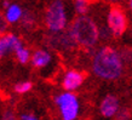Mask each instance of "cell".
Masks as SVG:
<instances>
[{
    "label": "cell",
    "mask_w": 132,
    "mask_h": 120,
    "mask_svg": "<svg viewBox=\"0 0 132 120\" xmlns=\"http://www.w3.org/2000/svg\"><path fill=\"white\" fill-rule=\"evenodd\" d=\"M126 68L122 53L115 46L103 45L97 49L91 61L92 73L102 80L114 81L120 79Z\"/></svg>",
    "instance_id": "cell-1"
},
{
    "label": "cell",
    "mask_w": 132,
    "mask_h": 120,
    "mask_svg": "<svg viewBox=\"0 0 132 120\" xmlns=\"http://www.w3.org/2000/svg\"><path fill=\"white\" fill-rule=\"evenodd\" d=\"M67 32L75 46L86 50L93 49L100 43V27L95 20L87 15L75 17L72 23L68 24Z\"/></svg>",
    "instance_id": "cell-2"
},
{
    "label": "cell",
    "mask_w": 132,
    "mask_h": 120,
    "mask_svg": "<svg viewBox=\"0 0 132 120\" xmlns=\"http://www.w3.org/2000/svg\"><path fill=\"white\" fill-rule=\"evenodd\" d=\"M44 23L51 34L65 30L69 24L68 9L64 0H51L45 10Z\"/></svg>",
    "instance_id": "cell-3"
},
{
    "label": "cell",
    "mask_w": 132,
    "mask_h": 120,
    "mask_svg": "<svg viewBox=\"0 0 132 120\" xmlns=\"http://www.w3.org/2000/svg\"><path fill=\"white\" fill-rule=\"evenodd\" d=\"M57 108L60 110L62 120H76L80 113L79 98L74 92L64 91L55 96L53 98Z\"/></svg>",
    "instance_id": "cell-4"
},
{
    "label": "cell",
    "mask_w": 132,
    "mask_h": 120,
    "mask_svg": "<svg viewBox=\"0 0 132 120\" xmlns=\"http://www.w3.org/2000/svg\"><path fill=\"white\" fill-rule=\"evenodd\" d=\"M105 23L112 36L114 38L122 36L128 28V20L125 10L119 5H113L107 13Z\"/></svg>",
    "instance_id": "cell-5"
},
{
    "label": "cell",
    "mask_w": 132,
    "mask_h": 120,
    "mask_svg": "<svg viewBox=\"0 0 132 120\" xmlns=\"http://www.w3.org/2000/svg\"><path fill=\"white\" fill-rule=\"evenodd\" d=\"M23 45V41L17 34L7 32L4 33L3 35H0V60L15 52L17 49Z\"/></svg>",
    "instance_id": "cell-6"
},
{
    "label": "cell",
    "mask_w": 132,
    "mask_h": 120,
    "mask_svg": "<svg viewBox=\"0 0 132 120\" xmlns=\"http://www.w3.org/2000/svg\"><path fill=\"white\" fill-rule=\"evenodd\" d=\"M85 81V75L80 70L76 69H69L64 73L63 78H62V87L64 89V91H76L84 84Z\"/></svg>",
    "instance_id": "cell-7"
},
{
    "label": "cell",
    "mask_w": 132,
    "mask_h": 120,
    "mask_svg": "<svg viewBox=\"0 0 132 120\" xmlns=\"http://www.w3.org/2000/svg\"><path fill=\"white\" fill-rule=\"evenodd\" d=\"M53 61L52 53L46 49H36L30 55V64L36 69H43L48 67Z\"/></svg>",
    "instance_id": "cell-8"
},
{
    "label": "cell",
    "mask_w": 132,
    "mask_h": 120,
    "mask_svg": "<svg viewBox=\"0 0 132 120\" xmlns=\"http://www.w3.org/2000/svg\"><path fill=\"white\" fill-rule=\"evenodd\" d=\"M120 108V101L115 95H107L100 104V113L104 118H114Z\"/></svg>",
    "instance_id": "cell-9"
},
{
    "label": "cell",
    "mask_w": 132,
    "mask_h": 120,
    "mask_svg": "<svg viewBox=\"0 0 132 120\" xmlns=\"http://www.w3.org/2000/svg\"><path fill=\"white\" fill-rule=\"evenodd\" d=\"M48 43L52 47L55 49H62V50H72L75 47V44L73 43L72 38L69 36L67 29L57 34H51L48 36Z\"/></svg>",
    "instance_id": "cell-10"
},
{
    "label": "cell",
    "mask_w": 132,
    "mask_h": 120,
    "mask_svg": "<svg viewBox=\"0 0 132 120\" xmlns=\"http://www.w3.org/2000/svg\"><path fill=\"white\" fill-rule=\"evenodd\" d=\"M24 9L20 4L11 3L6 9H4V17L7 24H16L20 22L21 17L23 15Z\"/></svg>",
    "instance_id": "cell-11"
},
{
    "label": "cell",
    "mask_w": 132,
    "mask_h": 120,
    "mask_svg": "<svg viewBox=\"0 0 132 120\" xmlns=\"http://www.w3.org/2000/svg\"><path fill=\"white\" fill-rule=\"evenodd\" d=\"M35 22H36V18L34 16V13L30 12L29 10H24L23 11V15L21 17V20L18 23H21V26L23 27L26 30H32L35 26Z\"/></svg>",
    "instance_id": "cell-12"
},
{
    "label": "cell",
    "mask_w": 132,
    "mask_h": 120,
    "mask_svg": "<svg viewBox=\"0 0 132 120\" xmlns=\"http://www.w3.org/2000/svg\"><path fill=\"white\" fill-rule=\"evenodd\" d=\"M30 55H32V52L29 50L28 47H26V46H21L18 47L15 51V56H16V60L20 62L21 64H27L29 63V61H30Z\"/></svg>",
    "instance_id": "cell-13"
},
{
    "label": "cell",
    "mask_w": 132,
    "mask_h": 120,
    "mask_svg": "<svg viewBox=\"0 0 132 120\" xmlns=\"http://www.w3.org/2000/svg\"><path fill=\"white\" fill-rule=\"evenodd\" d=\"M73 7H74V11L78 16L87 15L90 11V1L88 0H74Z\"/></svg>",
    "instance_id": "cell-14"
},
{
    "label": "cell",
    "mask_w": 132,
    "mask_h": 120,
    "mask_svg": "<svg viewBox=\"0 0 132 120\" xmlns=\"http://www.w3.org/2000/svg\"><path fill=\"white\" fill-rule=\"evenodd\" d=\"M33 89V83L32 81H20L15 85V91L16 93H20V95H23V93H27Z\"/></svg>",
    "instance_id": "cell-15"
},
{
    "label": "cell",
    "mask_w": 132,
    "mask_h": 120,
    "mask_svg": "<svg viewBox=\"0 0 132 120\" xmlns=\"http://www.w3.org/2000/svg\"><path fill=\"white\" fill-rule=\"evenodd\" d=\"M114 116L116 120H130L131 119V110L127 107H122V108L120 107Z\"/></svg>",
    "instance_id": "cell-16"
},
{
    "label": "cell",
    "mask_w": 132,
    "mask_h": 120,
    "mask_svg": "<svg viewBox=\"0 0 132 120\" xmlns=\"http://www.w3.org/2000/svg\"><path fill=\"white\" fill-rule=\"evenodd\" d=\"M7 28H9V24L6 22V20H5L4 13L0 12V35H3L4 33L7 32Z\"/></svg>",
    "instance_id": "cell-17"
},
{
    "label": "cell",
    "mask_w": 132,
    "mask_h": 120,
    "mask_svg": "<svg viewBox=\"0 0 132 120\" xmlns=\"http://www.w3.org/2000/svg\"><path fill=\"white\" fill-rule=\"evenodd\" d=\"M20 119L21 120H39L38 116L34 115L33 113H23V114H21Z\"/></svg>",
    "instance_id": "cell-18"
},
{
    "label": "cell",
    "mask_w": 132,
    "mask_h": 120,
    "mask_svg": "<svg viewBox=\"0 0 132 120\" xmlns=\"http://www.w3.org/2000/svg\"><path fill=\"white\" fill-rule=\"evenodd\" d=\"M10 4H11V1H10V0H4V1H3V9H6Z\"/></svg>",
    "instance_id": "cell-19"
},
{
    "label": "cell",
    "mask_w": 132,
    "mask_h": 120,
    "mask_svg": "<svg viewBox=\"0 0 132 120\" xmlns=\"http://www.w3.org/2000/svg\"><path fill=\"white\" fill-rule=\"evenodd\" d=\"M105 3H109V4H116L119 1H124V0H104Z\"/></svg>",
    "instance_id": "cell-20"
},
{
    "label": "cell",
    "mask_w": 132,
    "mask_h": 120,
    "mask_svg": "<svg viewBox=\"0 0 132 120\" xmlns=\"http://www.w3.org/2000/svg\"><path fill=\"white\" fill-rule=\"evenodd\" d=\"M126 3H127V9L131 11V9H132V0H126Z\"/></svg>",
    "instance_id": "cell-21"
}]
</instances>
